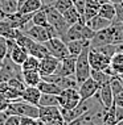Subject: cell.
I'll return each instance as SVG.
<instances>
[{"label":"cell","instance_id":"cell-37","mask_svg":"<svg viewBox=\"0 0 123 125\" xmlns=\"http://www.w3.org/2000/svg\"><path fill=\"white\" fill-rule=\"evenodd\" d=\"M21 116L17 115H8L3 125H21Z\"/></svg>","mask_w":123,"mask_h":125},{"label":"cell","instance_id":"cell-30","mask_svg":"<svg viewBox=\"0 0 123 125\" xmlns=\"http://www.w3.org/2000/svg\"><path fill=\"white\" fill-rule=\"evenodd\" d=\"M0 7L4 15H12L19 11L17 0H0Z\"/></svg>","mask_w":123,"mask_h":125},{"label":"cell","instance_id":"cell-44","mask_svg":"<svg viewBox=\"0 0 123 125\" xmlns=\"http://www.w3.org/2000/svg\"><path fill=\"white\" fill-rule=\"evenodd\" d=\"M33 125H45V123H44L42 120H40L39 117H37V119H35V123H33Z\"/></svg>","mask_w":123,"mask_h":125},{"label":"cell","instance_id":"cell-26","mask_svg":"<svg viewBox=\"0 0 123 125\" xmlns=\"http://www.w3.org/2000/svg\"><path fill=\"white\" fill-rule=\"evenodd\" d=\"M0 37H3V38H12V40H15V37H16V29H13L5 19L0 20Z\"/></svg>","mask_w":123,"mask_h":125},{"label":"cell","instance_id":"cell-13","mask_svg":"<svg viewBox=\"0 0 123 125\" xmlns=\"http://www.w3.org/2000/svg\"><path fill=\"white\" fill-rule=\"evenodd\" d=\"M39 119L44 123L62 119L60 112V107H39Z\"/></svg>","mask_w":123,"mask_h":125},{"label":"cell","instance_id":"cell-34","mask_svg":"<svg viewBox=\"0 0 123 125\" xmlns=\"http://www.w3.org/2000/svg\"><path fill=\"white\" fill-rule=\"evenodd\" d=\"M7 83H8L9 87H12L15 90H19V91H23L25 88V84H24L23 79H20V78H11V79L7 80Z\"/></svg>","mask_w":123,"mask_h":125},{"label":"cell","instance_id":"cell-35","mask_svg":"<svg viewBox=\"0 0 123 125\" xmlns=\"http://www.w3.org/2000/svg\"><path fill=\"white\" fill-rule=\"evenodd\" d=\"M4 96L9 100V103H11V101H15V100H19L20 99V96H21V91L15 90V88H12V87H9V88L5 91Z\"/></svg>","mask_w":123,"mask_h":125},{"label":"cell","instance_id":"cell-17","mask_svg":"<svg viewBox=\"0 0 123 125\" xmlns=\"http://www.w3.org/2000/svg\"><path fill=\"white\" fill-rule=\"evenodd\" d=\"M27 52H28L29 55H33L36 57V58H44V57L49 55V50L48 48L45 46V43L44 42H37V41H32V43L29 45V48L27 49Z\"/></svg>","mask_w":123,"mask_h":125},{"label":"cell","instance_id":"cell-12","mask_svg":"<svg viewBox=\"0 0 123 125\" xmlns=\"http://www.w3.org/2000/svg\"><path fill=\"white\" fill-rule=\"evenodd\" d=\"M21 32L24 33V34H27L28 37H30L33 41H37V42H46L48 40H49L48 33L45 30V26H40V25L33 24L30 28L23 29Z\"/></svg>","mask_w":123,"mask_h":125},{"label":"cell","instance_id":"cell-36","mask_svg":"<svg viewBox=\"0 0 123 125\" xmlns=\"http://www.w3.org/2000/svg\"><path fill=\"white\" fill-rule=\"evenodd\" d=\"M114 7H115V17L112 21L114 22H123V1L118 3V4H114Z\"/></svg>","mask_w":123,"mask_h":125},{"label":"cell","instance_id":"cell-40","mask_svg":"<svg viewBox=\"0 0 123 125\" xmlns=\"http://www.w3.org/2000/svg\"><path fill=\"white\" fill-rule=\"evenodd\" d=\"M45 30H46V33H48V37H49V40L50 38H54V37H58V33H57V30L54 29V26H52L48 22V24L45 25Z\"/></svg>","mask_w":123,"mask_h":125},{"label":"cell","instance_id":"cell-10","mask_svg":"<svg viewBox=\"0 0 123 125\" xmlns=\"http://www.w3.org/2000/svg\"><path fill=\"white\" fill-rule=\"evenodd\" d=\"M99 90V84H98L91 76H89L86 80H83L80 86H78V94H80L81 100H86L93 97L97 91Z\"/></svg>","mask_w":123,"mask_h":125},{"label":"cell","instance_id":"cell-29","mask_svg":"<svg viewBox=\"0 0 123 125\" xmlns=\"http://www.w3.org/2000/svg\"><path fill=\"white\" fill-rule=\"evenodd\" d=\"M40 59L33 55H28L27 59L21 63V71H39Z\"/></svg>","mask_w":123,"mask_h":125},{"label":"cell","instance_id":"cell-24","mask_svg":"<svg viewBox=\"0 0 123 125\" xmlns=\"http://www.w3.org/2000/svg\"><path fill=\"white\" fill-rule=\"evenodd\" d=\"M98 15L101 17H103L106 20H110L112 21L115 17V7L112 3H105V4L99 5V9H98Z\"/></svg>","mask_w":123,"mask_h":125},{"label":"cell","instance_id":"cell-5","mask_svg":"<svg viewBox=\"0 0 123 125\" xmlns=\"http://www.w3.org/2000/svg\"><path fill=\"white\" fill-rule=\"evenodd\" d=\"M81 101L77 88H64L58 94V107L62 109H73Z\"/></svg>","mask_w":123,"mask_h":125},{"label":"cell","instance_id":"cell-28","mask_svg":"<svg viewBox=\"0 0 123 125\" xmlns=\"http://www.w3.org/2000/svg\"><path fill=\"white\" fill-rule=\"evenodd\" d=\"M39 107H58V95L41 94L39 100Z\"/></svg>","mask_w":123,"mask_h":125},{"label":"cell","instance_id":"cell-21","mask_svg":"<svg viewBox=\"0 0 123 125\" xmlns=\"http://www.w3.org/2000/svg\"><path fill=\"white\" fill-rule=\"evenodd\" d=\"M21 79L25 86L37 87L39 83L42 80V78L39 71H21Z\"/></svg>","mask_w":123,"mask_h":125},{"label":"cell","instance_id":"cell-38","mask_svg":"<svg viewBox=\"0 0 123 125\" xmlns=\"http://www.w3.org/2000/svg\"><path fill=\"white\" fill-rule=\"evenodd\" d=\"M8 55V46H7V40L0 37V62H3L4 58Z\"/></svg>","mask_w":123,"mask_h":125},{"label":"cell","instance_id":"cell-8","mask_svg":"<svg viewBox=\"0 0 123 125\" xmlns=\"http://www.w3.org/2000/svg\"><path fill=\"white\" fill-rule=\"evenodd\" d=\"M89 63L90 67L94 70H102L107 69L110 66V58L106 57L105 54H102L99 50L94 49V48H89Z\"/></svg>","mask_w":123,"mask_h":125},{"label":"cell","instance_id":"cell-45","mask_svg":"<svg viewBox=\"0 0 123 125\" xmlns=\"http://www.w3.org/2000/svg\"><path fill=\"white\" fill-rule=\"evenodd\" d=\"M123 0H109V3H112V4H118V3H122Z\"/></svg>","mask_w":123,"mask_h":125},{"label":"cell","instance_id":"cell-22","mask_svg":"<svg viewBox=\"0 0 123 125\" xmlns=\"http://www.w3.org/2000/svg\"><path fill=\"white\" fill-rule=\"evenodd\" d=\"M41 7H42V0H25L19 7L17 12L24 13V15H27V13H35L36 11H39Z\"/></svg>","mask_w":123,"mask_h":125},{"label":"cell","instance_id":"cell-4","mask_svg":"<svg viewBox=\"0 0 123 125\" xmlns=\"http://www.w3.org/2000/svg\"><path fill=\"white\" fill-rule=\"evenodd\" d=\"M89 48H90V45L86 46V48L82 50L77 55V59H76V73H74V78H76L78 86L90 76L91 67H90V63H89Z\"/></svg>","mask_w":123,"mask_h":125},{"label":"cell","instance_id":"cell-3","mask_svg":"<svg viewBox=\"0 0 123 125\" xmlns=\"http://www.w3.org/2000/svg\"><path fill=\"white\" fill-rule=\"evenodd\" d=\"M94 33V30H91L83 21H78L68 28L66 33L64 34V37H61V40L65 43L73 41V40H91Z\"/></svg>","mask_w":123,"mask_h":125},{"label":"cell","instance_id":"cell-7","mask_svg":"<svg viewBox=\"0 0 123 125\" xmlns=\"http://www.w3.org/2000/svg\"><path fill=\"white\" fill-rule=\"evenodd\" d=\"M112 32H114L112 30V25H109L106 28L95 32L93 38L90 40V46L98 49L105 45H109V43H112Z\"/></svg>","mask_w":123,"mask_h":125},{"label":"cell","instance_id":"cell-15","mask_svg":"<svg viewBox=\"0 0 123 125\" xmlns=\"http://www.w3.org/2000/svg\"><path fill=\"white\" fill-rule=\"evenodd\" d=\"M41 96V91L39 90V87H33V86H25V88L21 91V96L20 99L30 103L33 105H39V100Z\"/></svg>","mask_w":123,"mask_h":125},{"label":"cell","instance_id":"cell-39","mask_svg":"<svg viewBox=\"0 0 123 125\" xmlns=\"http://www.w3.org/2000/svg\"><path fill=\"white\" fill-rule=\"evenodd\" d=\"M85 4H86V0H73V5L76 7V9L78 11V13L82 16L83 13V9H85ZM83 20V19H82Z\"/></svg>","mask_w":123,"mask_h":125},{"label":"cell","instance_id":"cell-48","mask_svg":"<svg viewBox=\"0 0 123 125\" xmlns=\"http://www.w3.org/2000/svg\"><path fill=\"white\" fill-rule=\"evenodd\" d=\"M119 80H121V84L123 86V76H122V78H119Z\"/></svg>","mask_w":123,"mask_h":125},{"label":"cell","instance_id":"cell-27","mask_svg":"<svg viewBox=\"0 0 123 125\" xmlns=\"http://www.w3.org/2000/svg\"><path fill=\"white\" fill-rule=\"evenodd\" d=\"M90 76L93 78V79H94L98 84H99V86H102V84H106V83H110L111 79L114 78L112 75H109L107 73L102 71V70H94V69H91Z\"/></svg>","mask_w":123,"mask_h":125},{"label":"cell","instance_id":"cell-33","mask_svg":"<svg viewBox=\"0 0 123 125\" xmlns=\"http://www.w3.org/2000/svg\"><path fill=\"white\" fill-rule=\"evenodd\" d=\"M52 4L60 13H64L66 9H69L70 7H73V1H71V0H54Z\"/></svg>","mask_w":123,"mask_h":125},{"label":"cell","instance_id":"cell-16","mask_svg":"<svg viewBox=\"0 0 123 125\" xmlns=\"http://www.w3.org/2000/svg\"><path fill=\"white\" fill-rule=\"evenodd\" d=\"M111 90H112V97H114V105L115 107H123V86L121 84L119 78L114 76L110 82Z\"/></svg>","mask_w":123,"mask_h":125},{"label":"cell","instance_id":"cell-14","mask_svg":"<svg viewBox=\"0 0 123 125\" xmlns=\"http://www.w3.org/2000/svg\"><path fill=\"white\" fill-rule=\"evenodd\" d=\"M97 94L103 108H110L111 105H114V97H112V90L110 83L99 86V90L97 91Z\"/></svg>","mask_w":123,"mask_h":125},{"label":"cell","instance_id":"cell-50","mask_svg":"<svg viewBox=\"0 0 123 125\" xmlns=\"http://www.w3.org/2000/svg\"><path fill=\"white\" fill-rule=\"evenodd\" d=\"M71 1H73V0H71Z\"/></svg>","mask_w":123,"mask_h":125},{"label":"cell","instance_id":"cell-1","mask_svg":"<svg viewBox=\"0 0 123 125\" xmlns=\"http://www.w3.org/2000/svg\"><path fill=\"white\" fill-rule=\"evenodd\" d=\"M41 8H42L44 12H45L48 22H49L52 26H54V29L57 30L58 37H60V38H61V37H64V34L66 33V30H68V28H69L70 25L65 21L62 13H60L58 11H57V9L53 7L52 3H50V4H42Z\"/></svg>","mask_w":123,"mask_h":125},{"label":"cell","instance_id":"cell-41","mask_svg":"<svg viewBox=\"0 0 123 125\" xmlns=\"http://www.w3.org/2000/svg\"><path fill=\"white\" fill-rule=\"evenodd\" d=\"M9 100L4 96V94H0V112H5L8 108Z\"/></svg>","mask_w":123,"mask_h":125},{"label":"cell","instance_id":"cell-11","mask_svg":"<svg viewBox=\"0 0 123 125\" xmlns=\"http://www.w3.org/2000/svg\"><path fill=\"white\" fill-rule=\"evenodd\" d=\"M60 65V59L53 55H46L40 59V66H39V73L42 75H52L56 73L57 67Z\"/></svg>","mask_w":123,"mask_h":125},{"label":"cell","instance_id":"cell-46","mask_svg":"<svg viewBox=\"0 0 123 125\" xmlns=\"http://www.w3.org/2000/svg\"><path fill=\"white\" fill-rule=\"evenodd\" d=\"M99 4H105V3H109V0H98Z\"/></svg>","mask_w":123,"mask_h":125},{"label":"cell","instance_id":"cell-9","mask_svg":"<svg viewBox=\"0 0 123 125\" xmlns=\"http://www.w3.org/2000/svg\"><path fill=\"white\" fill-rule=\"evenodd\" d=\"M76 59L77 55H66L65 58H62L60 61V65L56 70V75L58 76H74L76 73Z\"/></svg>","mask_w":123,"mask_h":125},{"label":"cell","instance_id":"cell-2","mask_svg":"<svg viewBox=\"0 0 123 125\" xmlns=\"http://www.w3.org/2000/svg\"><path fill=\"white\" fill-rule=\"evenodd\" d=\"M7 115H17L21 117H30L37 119L39 117V105H33L30 103H27L21 99L11 101L7 108Z\"/></svg>","mask_w":123,"mask_h":125},{"label":"cell","instance_id":"cell-20","mask_svg":"<svg viewBox=\"0 0 123 125\" xmlns=\"http://www.w3.org/2000/svg\"><path fill=\"white\" fill-rule=\"evenodd\" d=\"M85 24H86L91 30L98 32V30H101V29L106 28V26L111 25V21H110V20H106V19H103V17H101L99 15H95L94 17H91L89 21L85 22Z\"/></svg>","mask_w":123,"mask_h":125},{"label":"cell","instance_id":"cell-49","mask_svg":"<svg viewBox=\"0 0 123 125\" xmlns=\"http://www.w3.org/2000/svg\"><path fill=\"white\" fill-rule=\"evenodd\" d=\"M0 66H1V62H0Z\"/></svg>","mask_w":123,"mask_h":125},{"label":"cell","instance_id":"cell-47","mask_svg":"<svg viewBox=\"0 0 123 125\" xmlns=\"http://www.w3.org/2000/svg\"><path fill=\"white\" fill-rule=\"evenodd\" d=\"M115 125H123V120H122V121H118V123L115 124Z\"/></svg>","mask_w":123,"mask_h":125},{"label":"cell","instance_id":"cell-23","mask_svg":"<svg viewBox=\"0 0 123 125\" xmlns=\"http://www.w3.org/2000/svg\"><path fill=\"white\" fill-rule=\"evenodd\" d=\"M39 90L41 91V94H52V95H58V94L62 91L60 86H57L56 83L52 82H46V80H41L39 83Z\"/></svg>","mask_w":123,"mask_h":125},{"label":"cell","instance_id":"cell-31","mask_svg":"<svg viewBox=\"0 0 123 125\" xmlns=\"http://www.w3.org/2000/svg\"><path fill=\"white\" fill-rule=\"evenodd\" d=\"M112 25V43H123V22H111Z\"/></svg>","mask_w":123,"mask_h":125},{"label":"cell","instance_id":"cell-19","mask_svg":"<svg viewBox=\"0 0 123 125\" xmlns=\"http://www.w3.org/2000/svg\"><path fill=\"white\" fill-rule=\"evenodd\" d=\"M89 45H90V40H73V41L66 42L69 54H71V55H78Z\"/></svg>","mask_w":123,"mask_h":125},{"label":"cell","instance_id":"cell-18","mask_svg":"<svg viewBox=\"0 0 123 125\" xmlns=\"http://www.w3.org/2000/svg\"><path fill=\"white\" fill-rule=\"evenodd\" d=\"M99 1L98 0H86V4H85V9L82 13V19L86 22L89 21L91 17H94L95 15H98V9H99Z\"/></svg>","mask_w":123,"mask_h":125},{"label":"cell","instance_id":"cell-42","mask_svg":"<svg viewBox=\"0 0 123 125\" xmlns=\"http://www.w3.org/2000/svg\"><path fill=\"white\" fill-rule=\"evenodd\" d=\"M9 88L7 82H0V94H5V91Z\"/></svg>","mask_w":123,"mask_h":125},{"label":"cell","instance_id":"cell-25","mask_svg":"<svg viewBox=\"0 0 123 125\" xmlns=\"http://www.w3.org/2000/svg\"><path fill=\"white\" fill-rule=\"evenodd\" d=\"M62 16H64V19H65V21L68 22L69 25H71V24H76V22H78V21H83L82 20V16L78 13V11L76 9V7H70L69 9H66L64 13H62ZM85 22V21H83Z\"/></svg>","mask_w":123,"mask_h":125},{"label":"cell","instance_id":"cell-43","mask_svg":"<svg viewBox=\"0 0 123 125\" xmlns=\"http://www.w3.org/2000/svg\"><path fill=\"white\" fill-rule=\"evenodd\" d=\"M64 120L60 119V120H54V121H49V123H45V125H64Z\"/></svg>","mask_w":123,"mask_h":125},{"label":"cell","instance_id":"cell-32","mask_svg":"<svg viewBox=\"0 0 123 125\" xmlns=\"http://www.w3.org/2000/svg\"><path fill=\"white\" fill-rule=\"evenodd\" d=\"M30 21H32V24H35V25L45 26V25L48 24V19H46V15H45V12H44V9L40 8L39 11H36V12L32 15Z\"/></svg>","mask_w":123,"mask_h":125},{"label":"cell","instance_id":"cell-6","mask_svg":"<svg viewBox=\"0 0 123 125\" xmlns=\"http://www.w3.org/2000/svg\"><path fill=\"white\" fill-rule=\"evenodd\" d=\"M44 43H45V46L48 48V50H49L50 55L58 58L60 61L62 58H65L66 55H69V50H68L66 43H65L60 37L50 38V40H48V41L44 42Z\"/></svg>","mask_w":123,"mask_h":125}]
</instances>
